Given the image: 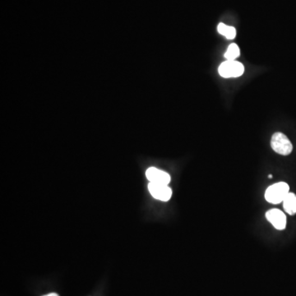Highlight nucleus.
I'll list each match as a JSON object with an SVG mask.
<instances>
[{
    "label": "nucleus",
    "instance_id": "9b49d317",
    "mask_svg": "<svg viewBox=\"0 0 296 296\" xmlns=\"http://www.w3.org/2000/svg\"><path fill=\"white\" fill-rule=\"evenodd\" d=\"M272 177H273V175H269V178H270V179H272Z\"/></svg>",
    "mask_w": 296,
    "mask_h": 296
},
{
    "label": "nucleus",
    "instance_id": "6e6552de",
    "mask_svg": "<svg viewBox=\"0 0 296 296\" xmlns=\"http://www.w3.org/2000/svg\"><path fill=\"white\" fill-rule=\"evenodd\" d=\"M217 31L220 34L226 37L228 40H232L236 37V30L235 27H229L225 24L220 23L217 27Z\"/></svg>",
    "mask_w": 296,
    "mask_h": 296
},
{
    "label": "nucleus",
    "instance_id": "39448f33",
    "mask_svg": "<svg viewBox=\"0 0 296 296\" xmlns=\"http://www.w3.org/2000/svg\"><path fill=\"white\" fill-rule=\"evenodd\" d=\"M267 221L278 230H282L286 226V217L282 211L278 209H272L266 212Z\"/></svg>",
    "mask_w": 296,
    "mask_h": 296
},
{
    "label": "nucleus",
    "instance_id": "20e7f679",
    "mask_svg": "<svg viewBox=\"0 0 296 296\" xmlns=\"http://www.w3.org/2000/svg\"><path fill=\"white\" fill-rule=\"evenodd\" d=\"M148 190L154 199H158L160 201H169L171 198V188H169L167 185L149 183Z\"/></svg>",
    "mask_w": 296,
    "mask_h": 296
},
{
    "label": "nucleus",
    "instance_id": "0eeeda50",
    "mask_svg": "<svg viewBox=\"0 0 296 296\" xmlns=\"http://www.w3.org/2000/svg\"><path fill=\"white\" fill-rule=\"evenodd\" d=\"M283 207L289 215L296 214V195L293 193H289L283 200Z\"/></svg>",
    "mask_w": 296,
    "mask_h": 296
},
{
    "label": "nucleus",
    "instance_id": "f03ea898",
    "mask_svg": "<svg viewBox=\"0 0 296 296\" xmlns=\"http://www.w3.org/2000/svg\"><path fill=\"white\" fill-rule=\"evenodd\" d=\"M271 147L273 151L282 156H288L293 150L291 141L282 132H275L272 137Z\"/></svg>",
    "mask_w": 296,
    "mask_h": 296
},
{
    "label": "nucleus",
    "instance_id": "7ed1b4c3",
    "mask_svg": "<svg viewBox=\"0 0 296 296\" xmlns=\"http://www.w3.org/2000/svg\"><path fill=\"white\" fill-rule=\"evenodd\" d=\"M218 71L220 75L225 78L238 77L243 75L244 67L238 61L226 60L220 65Z\"/></svg>",
    "mask_w": 296,
    "mask_h": 296
},
{
    "label": "nucleus",
    "instance_id": "423d86ee",
    "mask_svg": "<svg viewBox=\"0 0 296 296\" xmlns=\"http://www.w3.org/2000/svg\"><path fill=\"white\" fill-rule=\"evenodd\" d=\"M146 176L150 183L161 184V185H169L170 182V176L166 172L161 169L151 167L146 171Z\"/></svg>",
    "mask_w": 296,
    "mask_h": 296
},
{
    "label": "nucleus",
    "instance_id": "1a4fd4ad",
    "mask_svg": "<svg viewBox=\"0 0 296 296\" xmlns=\"http://www.w3.org/2000/svg\"><path fill=\"white\" fill-rule=\"evenodd\" d=\"M240 55V51L238 45L236 44H231L228 47L227 51L225 52L224 56L227 60H236V58H238Z\"/></svg>",
    "mask_w": 296,
    "mask_h": 296
},
{
    "label": "nucleus",
    "instance_id": "f257e3e1",
    "mask_svg": "<svg viewBox=\"0 0 296 296\" xmlns=\"http://www.w3.org/2000/svg\"><path fill=\"white\" fill-rule=\"evenodd\" d=\"M290 193V187L285 182H279L271 185L265 192V199L272 204L282 203L286 195Z\"/></svg>",
    "mask_w": 296,
    "mask_h": 296
},
{
    "label": "nucleus",
    "instance_id": "9d476101",
    "mask_svg": "<svg viewBox=\"0 0 296 296\" xmlns=\"http://www.w3.org/2000/svg\"><path fill=\"white\" fill-rule=\"evenodd\" d=\"M58 296V294L51 293V294H48V295H46V296Z\"/></svg>",
    "mask_w": 296,
    "mask_h": 296
}]
</instances>
